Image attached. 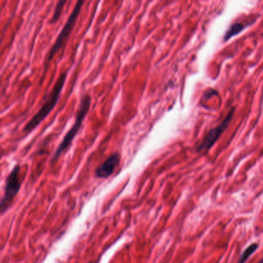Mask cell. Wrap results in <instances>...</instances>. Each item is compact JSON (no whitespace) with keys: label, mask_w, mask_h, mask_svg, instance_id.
<instances>
[{"label":"cell","mask_w":263,"mask_h":263,"mask_svg":"<svg viewBox=\"0 0 263 263\" xmlns=\"http://www.w3.org/2000/svg\"><path fill=\"white\" fill-rule=\"evenodd\" d=\"M67 72L62 73L58 77L57 82L54 84L53 89L51 90V93L47 97L44 104H43L41 109L39 110L34 117L28 121L25 127H24L23 131L26 134H30V133L34 131L36 128L38 127L40 124L44 121L47 116L50 114V113L54 110L57 105V102L59 101L60 97H61V91L64 88V84H65L66 79H67Z\"/></svg>","instance_id":"6da1fadb"},{"label":"cell","mask_w":263,"mask_h":263,"mask_svg":"<svg viewBox=\"0 0 263 263\" xmlns=\"http://www.w3.org/2000/svg\"><path fill=\"white\" fill-rule=\"evenodd\" d=\"M91 101L92 100H91V96L88 95V94L83 96L82 98H81L79 110L76 114L75 122L72 126V128L66 134L65 137L61 141V144L57 147V149L56 150L55 153L53 156L51 162H56L57 159L61 157V154H64L65 151L69 149L70 147L72 144L73 141L82 127L83 122L85 119L86 116L89 112Z\"/></svg>","instance_id":"7a4b0ae2"},{"label":"cell","mask_w":263,"mask_h":263,"mask_svg":"<svg viewBox=\"0 0 263 263\" xmlns=\"http://www.w3.org/2000/svg\"><path fill=\"white\" fill-rule=\"evenodd\" d=\"M85 4L84 1H78L76 4L75 7L73 10L72 13L70 15L69 18L67 20L66 24H64L63 27L62 31L60 33L59 35L57 37L55 43L51 47V50L49 51V54H47V61L45 64L51 62L54 58V56L61 51V48L64 47L67 44L68 38L70 35L72 33L74 27H75L76 23H77V19L81 14V10H82L83 6Z\"/></svg>","instance_id":"3957f363"},{"label":"cell","mask_w":263,"mask_h":263,"mask_svg":"<svg viewBox=\"0 0 263 263\" xmlns=\"http://www.w3.org/2000/svg\"><path fill=\"white\" fill-rule=\"evenodd\" d=\"M22 182L21 167L20 164H17L13 168L6 181L5 191H4V195L1 201V204H0L2 214H4L11 207L13 201L21 189Z\"/></svg>","instance_id":"277c9868"},{"label":"cell","mask_w":263,"mask_h":263,"mask_svg":"<svg viewBox=\"0 0 263 263\" xmlns=\"http://www.w3.org/2000/svg\"><path fill=\"white\" fill-rule=\"evenodd\" d=\"M235 108H231L229 112L225 116V118L222 120L218 125L215 128L210 130L206 135L204 136V138L201 140V142L198 144L196 147V151L198 153H206L215 145V143L218 141L221 137V134L226 131L228 126L231 124V121L234 118L235 114Z\"/></svg>","instance_id":"5b68a950"},{"label":"cell","mask_w":263,"mask_h":263,"mask_svg":"<svg viewBox=\"0 0 263 263\" xmlns=\"http://www.w3.org/2000/svg\"><path fill=\"white\" fill-rule=\"evenodd\" d=\"M121 154L114 152L109 156L100 166L96 168L95 176L97 178H108L111 176L121 163Z\"/></svg>","instance_id":"8992f818"},{"label":"cell","mask_w":263,"mask_h":263,"mask_svg":"<svg viewBox=\"0 0 263 263\" xmlns=\"http://www.w3.org/2000/svg\"><path fill=\"white\" fill-rule=\"evenodd\" d=\"M255 21H256V19H255L254 21H248V22L246 23H233V24H231V25L229 26L226 32H225V35L223 37V41H224V42H227V41H229L230 39L241 34L242 31H245V29L252 25Z\"/></svg>","instance_id":"52a82bcc"},{"label":"cell","mask_w":263,"mask_h":263,"mask_svg":"<svg viewBox=\"0 0 263 263\" xmlns=\"http://www.w3.org/2000/svg\"><path fill=\"white\" fill-rule=\"evenodd\" d=\"M258 245L257 243H252L249 246L247 247L244 251L241 253V256L238 259V263H245L249 258L252 254L258 249Z\"/></svg>","instance_id":"ba28073f"},{"label":"cell","mask_w":263,"mask_h":263,"mask_svg":"<svg viewBox=\"0 0 263 263\" xmlns=\"http://www.w3.org/2000/svg\"><path fill=\"white\" fill-rule=\"evenodd\" d=\"M67 1H58V3L56 6L55 11H54V15H53L52 19H51V24H55L56 22L59 21L60 17H61V14H62L63 10H64V5L67 4Z\"/></svg>","instance_id":"9c48e42d"},{"label":"cell","mask_w":263,"mask_h":263,"mask_svg":"<svg viewBox=\"0 0 263 263\" xmlns=\"http://www.w3.org/2000/svg\"><path fill=\"white\" fill-rule=\"evenodd\" d=\"M258 263H263V258H261V260H260V261H258Z\"/></svg>","instance_id":"30bf717a"},{"label":"cell","mask_w":263,"mask_h":263,"mask_svg":"<svg viewBox=\"0 0 263 263\" xmlns=\"http://www.w3.org/2000/svg\"><path fill=\"white\" fill-rule=\"evenodd\" d=\"M88 263H97V262H93V261H90V262Z\"/></svg>","instance_id":"8fae6325"}]
</instances>
